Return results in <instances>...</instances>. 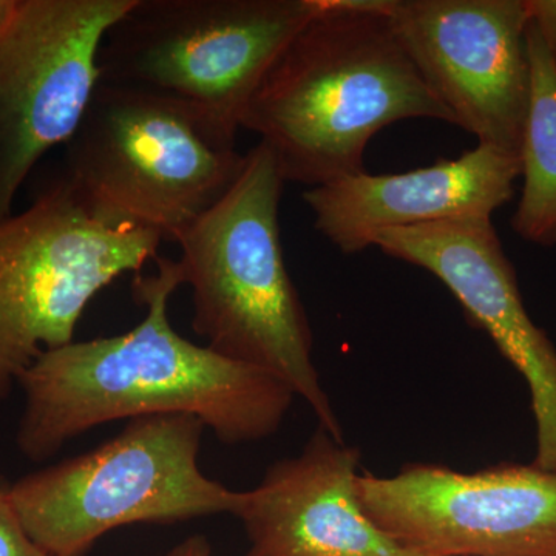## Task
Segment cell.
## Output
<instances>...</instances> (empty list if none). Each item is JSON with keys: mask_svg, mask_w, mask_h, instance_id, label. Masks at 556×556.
<instances>
[{"mask_svg": "<svg viewBox=\"0 0 556 556\" xmlns=\"http://www.w3.org/2000/svg\"><path fill=\"white\" fill-rule=\"evenodd\" d=\"M156 262L159 273L134 281L135 300L148 308L137 327L46 351L21 376L16 444L27 459L43 463L94 427L144 416L199 417L228 445L263 441L283 424L294 391L179 336L167 308L181 270L177 260Z\"/></svg>", "mask_w": 556, "mask_h": 556, "instance_id": "1", "label": "cell"}, {"mask_svg": "<svg viewBox=\"0 0 556 556\" xmlns=\"http://www.w3.org/2000/svg\"><path fill=\"white\" fill-rule=\"evenodd\" d=\"M255 91L243 129L273 152L285 182L317 186L365 172L378 131L402 119L455 124L386 14L387 0H318Z\"/></svg>", "mask_w": 556, "mask_h": 556, "instance_id": "2", "label": "cell"}, {"mask_svg": "<svg viewBox=\"0 0 556 556\" xmlns=\"http://www.w3.org/2000/svg\"><path fill=\"white\" fill-rule=\"evenodd\" d=\"M283 186L273 152L258 141L236 185L175 239L182 285L192 292V328L215 353L283 380L313 409L318 428L345 441L314 364L308 314L285 263Z\"/></svg>", "mask_w": 556, "mask_h": 556, "instance_id": "3", "label": "cell"}, {"mask_svg": "<svg viewBox=\"0 0 556 556\" xmlns=\"http://www.w3.org/2000/svg\"><path fill=\"white\" fill-rule=\"evenodd\" d=\"M318 0H135L102 40L100 84L174 102L230 144Z\"/></svg>", "mask_w": 556, "mask_h": 556, "instance_id": "4", "label": "cell"}, {"mask_svg": "<svg viewBox=\"0 0 556 556\" xmlns=\"http://www.w3.org/2000/svg\"><path fill=\"white\" fill-rule=\"evenodd\" d=\"M204 428L190 415L138 417L100 447L17 479L22 525L49 556H86L119 527L237 518L247 492L201 471Z\"/></svg>", "mask_w": 556, "mask_h": 556, "instance_id": "5", "label": "cell"}, {"mask_svg": "<svg viewBox=\"0 0 556 556\" xmlns=\"http://www.w3.org/2000/svg\"><path fill=\"white\" fill-rule=\"evenodd\" d=\"M65 148L64 179L91 217L163 241L211 211L247 163L174 102L105 84Z\"/></svg>", "mask_w": 556, "mask_h": 556, "instance_id": "6", "label": "cell"}, {"mask_svg": "<svg viewBox=\"0 0 556 556\" xmlns=\"http://www.w3.org/2000/svg\"><path fill=\"white\" fill-rule=\"evenodd\" d=\"M163 239L110 226L64 178L0 222V401L46 351L75 342L84 311L124 274L159 258Z\"/></svg>", "mask_w": 556, "mask_h": 556, "instance_id": "7", "label": "cell"}, {"mask_svg": "<svg viewBox=\"0 0 556 556\" xmlns=\"http://www.w3.org/2000/svg\"><path fill=\"white\" fill-rule=\"evenodd\" d=\"M135 0H20L0 35V222L51 149L67 144L100 86L105 33Z\"/></svg>", "mask_w": 556, "mask_h": 556, "instance_id": "8", "label": "cell"}, {"mask_svg": "<svg viewBox=\"0 0 556 556\" xmlns=\"http://www.w3.org/2000/svg\"><path fill=\"white\" fill-rule=\"evenodd\" d=\"M358 503L402 546L430 556H556V471L500 464L460 473L409 464L358 473Z\"/></svg>", "mask_w": 556, "mask_h": 556, "instance_id": "9", "label": "cell"}, {"mask_svg": "<svg viewBox=\"0 0 556 556\" xmlns=\"http://www.w3.org/2000/svg\"><path fill=\"white\" fill-rule=\"evenodd\" d=\"M386 14L455 126L519 156L530 98L525 0H387Z\"/></svg>", "mask_w": 556, "mask_h": 556, "instance_id": "10", "label": "cell"}, {"mask_svg": "<svg viewBox=\"0 0 556 556\" xmlns=\"http://www.w3.org/2000/svg\"><path fill=\"white\" fill-rule=\"evenodd\" d=\"M372 247L433 274L518 369L535 419L533 464L556 471V348L526 311L517 273L492 218L388 229L376 236Z\"/></svg>", "mask_w": 556, "mask_h": 556, "instance_id": "11", "label": "cell"}, {"mask_svg": "<svg viewBox=\"0 0 556 556\" xmlns=\"http://www.w3.org/2000/svg\"><path fill=\"white\" fill-rule=\"evenodd\" d=\"M361 452L317 428L298 456L247 490L244 556H430L399 544L358 503Z\"/></svg>", "mask_w": 556, "mask_h": 556, "instance_id": "12", "label": "cell"}, {"mask_svg": "<svg viewBox=\"0 0 556 556\" xmlns=\"http://www.w3.org/2000/svg\"><path fill=\"white\" fill-rule=\"evenodd\" d=\"M521 160L493 146L467 150L459 159L393 175L367 172L303 193L314 226L329 243L351 255L372 247L378 233L457 218H492L514 199Z\"/></svg>", "mask_w": 556, "mask_h": 556, "instance_id": "13", "label": "cell"}, {"mask_svg": "<svg viewBox=\"0 0 556 556\" xmlns=\"http://www.w3.org/2000/svg\"><path fill=\"white\" fill-rule=\"evenodd\" d=\"M530 98L522 131L521 199L511 228L538 247L556 244V67L532 24H527Z\"/></svg>", "mask_w": 556, "mask_h": 556, "instance_id": "14", "label": "cell"}, {"mask_svg": "<svg viewBox=\"0 0 556 556\" xmlns=\"http://www.w3.org/2000/svg\"><path fill=\"white\" fill-rule=\"evenodd\" d=\"M10 489L11 484L0 477V556H49L22 525Z\"/></svg>", "mask_w": 556, "mask_h": 556, "instance_id": "15", "label": "cell"}, {"mask_svg": "<svg viewBox=\"0 0 556 556\" xmlns=\"http://www.w3.org/2000/svg\"><path fill=\"white\" fill-rule=\"evenodd\" d=\"M527 16L536 28L556 67V0H525Z\"/></svg>", "mask_w": 556, "mask_h": 556, "instance_id": "16", "label": "cell"}, {"mask_svg": "<svg viewBox=\"0 0 556 556\" xmlns=\"http://www.w3.org/2000/svg\"><path fill=\"white\" fill-rule=\"evenodd\" d=\"M167 556H212L211 544L204 536H190Z\"/></svg>", "mask_w": 556, "mask_h": 556, "instance_id": "17", "label": "cell"}, {"mask_svg": "<svg viewBox=\"0 0 556 556\" xmlns=\"http://www.w3.org/2000/svg\"><path fill=\"white\" fill-rule=\"evenodd\" d=\"M20 0H0V35L9 27L11 17L17 9Z\"/></svg>", "mask_w": 556, "mask_h": 556, "instance_id": "18", "label": "cell"}]
</instances>
